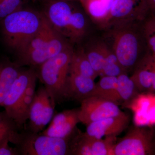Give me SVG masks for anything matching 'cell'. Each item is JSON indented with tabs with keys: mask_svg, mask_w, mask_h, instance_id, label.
I'll list each match as a JSON object with an SVG mask.
<instances>
[{
	"mask_svg": "<svg viewBox=\"0 0 155 155\" xmlns=\"http://www.w3.org/2000/svg\"><path fill=\"white\" fill-rule=\"evenodd\" d=\"M71 47L72 45L52 28L44 16L39 30L16 54L17 61L15 62L22 67L27 66L35 68Z\"/></svg>",
	"mask_w": 155,
	"mask_h": 155,
	"instance_id": "obj_3",
	"label": "cell"
},
{
	"mask_svg": "<svg viewBox=\"0 0 155 155\" xmlns=\"http://www.w3.org/2000/svg\"><path fill=\"white\" fill-rule=\"evenodd\" d=\"M80 103L78 118L81 123L85 126L123 113L116 103L95 96L86 98Z\"/></svg>",
	"mask_w": 155,
	"mask_h": 155,
	"instance_id": "obj_9",
	"label": "cell"
},
{
	"mask_svg": "<svg viewBox=\"0 0 155 155\" xmlns=\"http://www.w3.org/2000/svg\"><path fill=\"white\" fill-rule=\"evenodd\" d=\"M148 12L151 13V15H155V0H147Z\"/></svg>",
	"mask_w": 155,
	"mask_h": 155,
	"instance_id": "obj_30",
	"label": "cell"
},
{
	"mask_svg": "<svg viewBox=\"0 0 155 155\" xmlns=\"http://www.w3.org/2000/svg\"><path fill=\"white\" fill-rule=\"evenodd\" d=\"M55 106L44 85L40 86L30 108L28 125L24 128L34 133L41 132L52 119Z\"/></svg>",
	"mask_w": 155,
	"mask_h": 155,
	"instance_id": "obj_8",
	"label": "cell"
},
{
	"mask_svg": "<svg viewBox=\"0 0 155 155\" xmlns=\"http://www.w3.org/2000/svg\"><path fill=\"white\" fill-rule=\"evenodd\" d=\"M19 131L20 130L17 124L6 111L4 110L0 112V132L9 134L11 137L14 133Z\"/></svg>",
	"mask_w": 155,
	"mask_h": 155,
	"instance_id": "obj_26",
	"label": "cell"
},
{
	"mask_svg": "<svg viewBox=\"0 0 155 155\" xmlns=\"http://www.w3.org/2000/svg\"><path fill=\"white\" fill-rule=\"evenodd\" d=\"M147 52L155 58V31L143 24Z\"/></svg>",
	"mask_w": 155,
	"mask_h": 155,
	"instance_id": "obj_27",
	"label": "cell"
},
{
	"mask_svg": "<svg viewBox=\"0 0 155 155\" xmlns=\"http://www.w3.org/2000/svg\"><path fill=\"white\" fill-rule=\"evenodd\" d=\"M125 72L116 56L109 47L106 53L101 76L117 77Z\"/></svg>",
	"mask_w": 155,
	"mask_h": 155,
	"instance_id": "obj_24",
	"label": "cell"
},
{
	"mask_svg": "<svg viewBox=\"0 0 155 155\" xmlns=\"http://www.w3.org/2000/svg\"><path fill=\"white\" fill-rule=\"evenodd\" d=\"M23 8L22 0H2L0 1V22L7 16Z\"/></svg>",
	"mask_w": 155,
	"mask_h": 155,
	"instance_id": "obj_25",
	"label": "cell"
},
{
	"mask_svg": "<svg viewBox=\"0 0 155 155\" xmlns=\"http://www.w3.org/2000/svg\"><path fill=\"white\" fill-rule=\"evenodd\" d=\"M109 46L102 37L92 39L84 48L92 67L98 76L101 75Z\"/></svg>",
	"mask_w": 155,
	"mask_h": 155,
	"instance_id": "obj_19",
	"label": "cell"
},
{
	"mask_svg": "<svg viewBox=\"0 0 155 155\" xmlns=\"http://www.w3.org/2000/svg\"><path fill=\"white\" fill-rule=\"evenodd\" d=\"M37 77L34 68L23 69L11 86L2 107L8 116L17 124L18 122L20 103L25 89L34 78Z\"/></svg>",
	"mask_w": 155,
	"mask_h": 155,
	"instance_id": "obj_11",
	"label": "cell"
},
{
	"mask_svg": "<svg viewBox=\"0 0 155 155\" xmlns=\"http://www.w3.org/2000/svg\"><path fill=\"white\" fill-rule=\"evenodd\" d=\"M126 106L133 113L136 126L151 127L155 125V93L136 94L126 103Z\"/></svg>",
	"mask_w": 155,
	"mask_h": 155,
	"instance_id": "obj_12",
	"label": "cell"
},
{
	"mask_svg": "<svg viewBox=\"0 0 155 155\" xmlns=\"http://www.w3.org/2000/svg\"><path fill=\"white\" fill-rule=\"evenodd\" d=\"M92 96L99 97L118 104L120 101L117 91V77L103 76L96 84Z\"/></svg>",
	"mask_w": 155,
	"mask_h": 155,
	"instance_id": "obj_21",
	"label": "cell"
},
{
	"mask_svg": "<svg viewBox=\"0 0 155 155\" xmlns=\"http://www.w3.org/2000/svg\"><path fill=\"white\" fill-rule=\"evenodd\" d=\"M22 69L15 62L8 59L0 60V107Z\"/></svg>",
	"mask_w": 155,
	"mask_h": 155,
	"instance_id": "obj_18",
	"label": "cell"
},
{
	"mask_svg": "<svg viewBox=\"0 0 155 155\" xmlns=\"http://www.w3.org/2000/svg\"><path fill=\"white\" fill-rule=\"evenodd\" d=\"M73 49L72 47L68 48L34 68L38 79L45 87L55 105L65 101Z\"/></svg>",
	"mask_w": 155,
	"mask_h": 155,
	"instance_id": "obj_5",
	"label": "cell"
},
{
	"mask_svg": "<svg viewBox=\"0 0 155 155\" xmlns=\"http://www.w3.org/2000/svg\"><path fill=\"white\" fill-rule=\"evenodd\" d=\"M69 73L83 75L95 79L98 75L92 67L83 48L73 49L69 66Z\"/></svg>",
	"mask_w": 155,
	"mask_h": 155,
	"instance_id": "obj_20",
	"label": "cell"
},
{
	"mask_svg": "<svg viewBox=\"0 0 155 155\" xmlns=\"http://www.w3.org/2000/svg\"><path fill=\"white\" fill-rule=\"evenodd\" d=\"M96 83L94 79L83 75L69 73L67 79L64 99L81 102L92 96Z\"/></svg>",
	"mask_w": 155,
	"mask_h": 155,
	"instance_id": "obj_15",
	"label": "cell"
},
{
	"mask_svg": "<svg viewBox=\"0 0 155 155\" xmlns=\"http://www.w3.org/2000/svg\"><path fill=\"white\" fill-rule=\"evenodd\" d=\"M117 91L120 101L128 102L135 96L137 90L133 80L124 72L117 76Z\"/></svg>",
	"mask_w": 155,
	"mask_h": 155,
	"instance_id": "obj_23",
	"label": "cell"
},
{
	"mask_svg": "<svg viewBox=\"0 0 155 155\" xmlns=\"http://www.w3.org/2000/svg\"><path fill=\"white\" fill-rule=\"evenodd\" d=\"M10 138V137L7 136L0 140V155H20L16 147L9 145Z\"/></svg>",
	"mask_w": 155,
	"mask_h": 155,
	"instance_id": "obj_28",
	"label": "cell"
},
{
	"mask_svg": "<svg viewBox=\"0 0 155 155\" xmlns=\"http://www.w3.org/2000/svg\"><path fill=\"white\" fill-rule=\"evenodd\" d=\"M2 1V0H0V1Z\"/></svg>",
	"mask_w": 155,
	"mask_h": 155,
	"instance_id": "obj_33",
	"label": "cell"
},
{
	"mask_svg": "<svg viewBox=\"0 0 155 155\" xmlns=\"http://www.w3.org/2000/svg\"><path fill=\"white\" fill-rule=\"evenodd\" d=\"M154 58L148 52L138 62L130 78L137 90L150 92L155 78V65Z\"/></svg>",
	"mask_w": 155,
	"mask_h": 155,
	"instance_id": "obj_16",
	"label": "cell"
},
{
	"mask_svg": "<svg viewBox=\"0 0 155 155\" xmlns=\"http://www.w3.org/2000/svg\"><path fill=\"white\" fill-rule=\"evenodd\" d=\"M117 23L103 30L102 38L117 58L126 73L135 68L147 48L142 22Z\"/></svg>",
	"mask_w": 155,
	"mask_h": 155,
	"instance_id": "obj_1",
	"label": "cell"
},
{
	"mask_svg": "<svg viewBox=\"0 0 155 155\" xmlns=\"http://www.w3.org/2000/svg\"><path fill=\"white\" fill-rule=\"evenodd\" d=\"M72 137L57 138L24 128L14 133L10 142L15 145L20 155H69Z\"/></svg>",
	"mask_w": 155,
	"mask_h": 155,
	"instance_id": "obj_6",
	"label": "cell"
},
{
	"mask_svg": "<svg viewBox=\"0 0 155 155\" xmlns=\"http://www.w3.org/2000/svg\"><path fill=\"white\" fill-rule=\"evenodd\" d=\"M43 19L41 12L23 8L7 16L1 21L6 45L17 54L38 31Z\"/></svg>",
	"mask_w": 155,
	"mask_h": 155,
	"instance_id": "obj_4",
	"label": "cell"
},
{
	"mask_svg": "<svg viewBox=\"0 0 155 155\" xmlns=\"http://www.w3.org/2000/svg\"><path fill=\"white\" fill-rule=\"evenodd\" d=\"M148 13L147 0H114L106 29L117 23L144 21Z\"/></svg>",
	"mask_w": 155,
	"mask_h": 155,
	"instance_id": "obj_10",
	"label": "cell"
},
{
	"mask_svg": "<svg viewBox=\"0 0 155 155\" xmlns=\"http://www.w3.org/2000/svg\"><path fill=\"white\" fill-rule=\"evenodd\" d=\"M42 14L52 28L71 45L86 36L88 21L78 0H43Z\"/></svg>",
	"mask_w": 155,
	"mask_h": 155,
	"instance_id": "obj_2",
	"label": "cell"
},
{
	"mask_svg": "<svg viewBox=\"0 0 155 155\" xmlns=\"http://www.w3.org/2000/svg\"><path fill=\"white\" fill-rule=\"evenodd\" d=\"M129 116L125 113L118 116L109 117L90 123L87 125V134L96 139L104 137L116 136L128 126Z\"/></svg>",
	"mask_w": 155,
	"mask_h": 155,
	"instance_id": "obj_14",
	"label": "cell"
},
{
	"mask_svg": "<svg viewBox=\"0 0 155 155\" xmlns=\"http://www.w3.org/2000/svg\"><path fill=\"white\" fill-rule=\"evenodd\" d=\"M25 1H28V0H25Z\"/></svg>",
	"mask_w": 155,
	"mask_h": 155,
	"instance_id": "obj_32",
	"label": "cell"
},
{
	"mask_svg": "<svg viewBox=\"0 0 155 155\" xmlns=\"http://www.w3.org/2000/svg\"><path fill=\"white\" fill-rule=\"evenodd\" d=\"M78 109L66 110L53 117L49 125L41 132L45 135L57 138H68L71 137L80 123Z\"/></svg>",
	"mask_w": 155,
	"mask_h": 155,
	"instance_id": "obj_13",
	"label": "cell"
},
{
	"mask_svg": "<svg viewBox=\"0 0 155 155\" xmlns=\"http://www.w3.org/2000/svg\"><path fill=\"white\" fill-rule=\"evenodd\" d=\"M143 23L145 25L155 31V15H151L150 17Z\"/></svg>",
	"mask_w": 155,
	"mask_h": 155,
	"instance_id": "obj_29",
	"label": "cell"
},
{
	"mask_svg": "<svg viewBox=\"0 0 155 155\" xmlns=\"http://www.w3.org/2000/svg\"><path fill=\"white\" fill-rule=\"evenodd\" d=\"M78 1L92 22L101 30H105L107 26L109 13L114 0Z\"/></svg>",
	"mask_w": 155,
	"mask_h": 155,
	"instance_id": "obj_17",
	"label": "cell"
},
{
	"mask_svg": "<svg viewBox=\"0 0 155 155\" xmlns=\"http://www.w3.org/2000/svg\"><path fill=\"white\" fill-rule=\"evenodd\" d=\"M154 61H155V58L154 57ZM151 92L153 93H155V80L154 81L153 83V86L151 88L150 90V92Z\"/></svg>",
	"mask_w": 155,
	"mask_h": 155,
	"instance_id": "obj_31",
	"label": "cell"
},
{
	"mask_svg": "<svg viewBox=\"0 0 155 155\" xmlns=\"http://www.w3.org/2000/svg\"><path fill=\"white\" fill-rule=\"evenodd\" d=\"M37 77L34 78L25 89L19 107V117L17 125L19 130L25 127L28 119L29 111L36 94Z\"/></svg>",
	"mask_w": 155,
	"mask_h": 155,
	"instance_id": "obj_22",
	"label": "cell"
},
{
	"mask_svg": "<svg viewBox=\"0 0 155 155\" xmlns=\"http://www.w3.org/2000/svg\"><path fill=\"white\" fill-rule=\"evenodd\" d=\"M154 132L150 127L136 126L118 142L113 155H149L155 153Z\"/></svg>",
	"mask_w": 155,
	"mask_h": 155,
	"instance_id": "obj_7",
	"label": "cell"
}]
</instances>
